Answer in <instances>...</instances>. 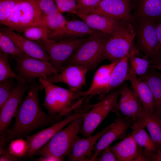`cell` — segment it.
<instances>
[{
    "label": "cell",
    "instance_id": "4fadbf2b",
    "mask_svg": "<svg viewBox=\"0 0 161 161\" xmlns=\"http://www.w3.org/2000/svg\"><path fill=\"white\" fill-rule=\"evenodd\" d=\"M12 89L10 95L0 109V135L8 129L13 118L15 117L26 91L28 89L26 82L17 80Z\"/></svg>",
    "mask_w": 161,
    "mask_h": 161
},
{
    "label": "cell",
    "instance_id": "f546056e",
    "mask_svg": "<svg viewBox=\"0 0 161 161\" xmlns=\"http://www.w3.org/2000/svg\"><path fill=\"white\" fill-rule=\"evenodd\" d=\"M134 50L129 56L130 68L139 78L145 75L148 72L151 63L147 59L135 55Z\"/></svg>",
    "mask_w": 161,
    "mask_h": 161
},
{
    "label": "cell",
    "instance_id": "7a4b0ae2",
    "mask_svg": "<svg viewBox=\"0 0 161 161\" xmlns=\"http://www.w3.org/2000/svg\"><path fill=\"white\" fill-rule=\"evenodd\" d=\"M39 78L41 90L44 89L45 99L43 105L49 114H59L66 116L73 110L81 106L86 91H74L57 86L47 81L44 78Z\"/></svg>",
    "mask_w": 161,
    "mask_h": 161
},
{
    "label": "cell",
    "instance_id": "3957f363",
    "mask_svg": "<svg viewBox=\"0 0 161 161\" xmlns=\"http://www.w3.org/2000/svg\"><path fill=\"white\" fill-rule=\"evenodd\" d=\"M110 37L101 32L88 36L66 62L65 66H83L89 70L95 69L104 59V48Z\"/></svg>",
    "mask_w": 161,
    "mask_h": 161
},
{
    "label": "cell",
    "instance_id": "7c38bea8",
    "mask_svg": "<svg viewBox=\"0 0 161 161\" xmlns=\"http://www.w3.org/2000/svg\"><path fill=\"white\" fill-rule=\"evenodd\" d=\"M88 71L83 66L68 65L62 68L58 74L44 78L50 83H64L71 89L81 90L86 84V75Z\"/></svg>",
    "mask_w": 161,
    "mask_h": 161
},
{
    "label": "cell",
    "instance_id": "7402d4cb",
    "mask_svg": "<svg viewBox=\"0 0 161 161\" xmlns=\"http://www.w3.org/2000/svg\"><path fill=\"white\" fill-rule=\"evenodd\" d=\"M128 80L130 81L131 88L145 109L147 111L155 114L154 100L149 86L145 82L139 78L130 67Z\"/></svg>",
    "mask_w": 161,
    "mask_h": 161
},
{
    "label": "cell",
    "instance_id": "ffe728a7",
    "mask_svg": "<svg viewBox=\"0 0 161 161\" xmlns=\"http://www.w3.org/2000/svg\"><path fill=\"white\" fill-rule=\"evenodd\" d=\"M76 15L91 28L109 37L115 32L119 21L96 13H80Z\"/></svg>",
    "mask_w": 161,
    "mask_h": 161
},
{
    "label": "cell",
    "instance_id": "ac0fdd59",
    "mask_svg": "<svg viewBox=\"0 0 161 161\" xmlns=\"http://www.w3.org/2000/svg\"><path fill=\"white\" fill-rule=\"evenodd\" d=\"M0 31L9 37L25 54L43 61H50L44 49L37 42L23 36L8 27H3Z\"/></svg>",
    "mask_w": 161,
    "mask_h": 161
},
{
    "label": "cell",
    "instance_id": "1f68e13d",
    "mask_svg": "<svg viewBox=\"0 0 161 161\" xmlns=\"http://www.w3.org/2000/svg\"><path fill=\"white\" fill-rule=\"evenodd\" d=\"M52 32L46 28L39 26H33L29 28L23 32L25 38L37 42L44 41L49 39Z\"/></svg>",
    "mask_w": 161,
    "mask_h": 161
},
{
    "label": "cell",
    "instance_id": "7dc6e473",
    "mask_svg": "<svg viewBox=\"0 0 161 161\" xmlns=\"http://www.w3.org/2000/svg\"><path fill=\"white\" fill-rule=\"evenodd\" d=\"M152 65L155 69L159 71L161 74V63Z\"/></svg>",
    "mask_w": 161,
    "mask_h": 161
},
{
    "label": "cell",
    "instance_id": "2e32d148",
    "mask_svg": "<svg viewBox=\"0 0 161 161\" xmlns=\"http://www.w3.org/2000/svg\"><path fill=\"white\" fill-rule=\"evenodd\" d=\"M112 123L93 136L81 138L78 137L75 140L70 152L67 156L68 161H90L92 157V149L100 137L112 126Z\"/></svg>",
    "mask_w": 161,
    "mask_h": 161
},
{
    "label": "cell",
    "instance_id": "44dd1931",
    "mask_svg": "<svg viewBox=\"0 0 161 161\" xmlns=\"http://www.w3.org/2000/svg\"><path fill=\"white\" fill-rule=\"evenodd\" d=\"M119 60L100 66L94 75L92 83L86 90L85 97L108 93V89L113 69Z\"/></svg>",
    "mask_w": 161,
    "mask_h": 161
},
{
    "label": "cell",
    "instance_id": "ba28073f",
    "mask_svg": "<svg viewBox=\"0 0 161 161\" xmlns=\"http://www.w3.org/2000/svg\"><path fill=\"white\" fill-rule=\"evenodd\" d=\"M87 38L75 40L56 41L49 39L37 42L48 55L50 62L58 71L63 68L68 59Z\"/></svg>",
    "mask_w": 161,
    "mask_h": 161
},
{
    "label": "cell",
    "instance_id": "60d3db41",
    "mask_svg": "<svg viewBox=\"0 0 161 161\" xmlns=\"http://www.w3.org/2000/svg\"><path fill=\"white\" fill-rule=\"evenodd\" d=\"M17 157L11 154L8 149H5L4 152L0 154V161H20Z\"/></svg>",
    "mask_w": 161,
    "mask_h": 161
},
{
    "label": "cell",
    "instance_id": "52a82bcc",
    "mask_svg": "<svg viewBox=\"0 0 161 161\" xmlns=\"http://www.w3.org/2000/svg\"><path fill=\"white\" fill-rule=\"evenodd\" d=\"M43 14L35 0H21L4 25L16 32L21 33L32 27Z\"/></svg>",
    "mask_w": 161,
    "mask_h": 161
},
{
    "label": "cell",
    "instance_id": "74e56055",
    "mask_svg": "<svg viewBox=\"0 0 161 161\" xmlns=\"http://www.w3.org/2000/svg\"><path fill=\"white\" fill-rule=\"evenodd\" d=\"M10 78L0 82V109L2 108L9 98L13 87V83Z\"/></svg>",
    "mask_w": 161,
    "mask_h": 161
},
{
    "label": "cell",
    "instance_id": "bcb514c9",
    "mask_svg": "<svg viewBox=\"0 0 161 161\" xmlns=\"http://www.w3.org/2000/svg\"><path fill=\"white\" fill-rule=\"evenodd\" d=\"M152 161H161V150L151 157Z\"/></svg>",
    "mask_w": 161,
    "mask_h": 161
},
{
    "label": "cell",
    "instance_id": "d6a6232c",
    "mask_svg": "<svg viewBox=\"0 0 161 161\" xmlns=\"http://www.w3.org/2000/svg\"><path fill=\"white\" fill-rule=\"evenodd\" d=\"M0 48L3 52L12 56L20 57L24 54L7 35L0 32Z\"/></svg>",
    "mask_w": 161,
    "mask_h": 161
},
{
    "label": "cell",
    "instance_id": "ee69618b",
    "mask_svg": "<svg viewBox=\"0 0 161 161\" xmlns=\"http://www.w3.org/2000/svg\"><path fill=\"white\" fill-rule=\"evenodd\" d=\"M151 63L153 65L161 63V48L157 52L154 57L151 60Z\"/></svg>",
    "mask_w": 161,
    "mask_h": 161
},
{
    "label": "cell",
    "instance_id": "6da1fadb",
    "mask_svg": "<svg viewBox=\"0 0 161 161\" xmlns=\"http://www.w3.org/2000/svg\"><path fill=\"white\" fill-rule=\"evenodd\" d=\"M40 85H34L29 89L15 115L13 125L5 132L6 142L29 135L38 128L52 125L63 119L59 114H47L41 109L38 100Z\"/></svg>",
    "mask_w": 161,
    "mask_h": 161
},
{
    "label": "cell",
    "instance_id": "9c48e42d",
    "mask_svg": "<svg viewBox=\"0 0 161 161\" xmlns=\"http://www.w3.org/2000/svg\"><path fill=\"white\" fill-rule=\"evenodd\" d=\"M16 61V69L25 81L30 82L37 78L56 74L58 71L50 61H47L24 54L20 57L12 56Z\"/></svg>",
    "mask_w": 161,
    "mask_h": 161
},
{
    "label": "cell",
    "instance_id": "f6af8a7d",
    "mask_svg": "<svg viewBox=\"0 0 161 161\" xmlns=\"http://www.w3.org/2000/svg\"><path fill=\"white\" fill-rule=\"evenodd\" d=\"M0 154H2L5 149H4V146L6 142L5 134L0 135Z\"/></svg>",
    "mask_w": 161,
    "mask_h": 161
},
{
    "label": "cell",
    "instance_id": "e0dca14e",
    "mask_svg": "<svg viewBox=\"0 0 161 161\" xmlns=\"http://www.w3.org/2000/svg\"><path fill=\"white\" fill-rule=\"evenodd\" d=\"M131 10L130 0H102L94 13L131 22L133 19Z\"/></svg>",
    "mask_w": 161,
    "mask_h": 161
},
{
    "label": "cell",
    "instance_id": "8992f818",
    "mask_svg": "<svg viewBox=\"0 0 161 161\" xmlns=\"http://www.w3.org/2000/svg\"><path fill=\"white\" fill-rule=\"evenodd\" d=\"M120 94V89L113 90L98 103L89 105L92 109L88 112H83V121L80 132L84 137L92 136L115 107Z\"/></svg>",
    "mask_w": 161,
    "mask_h": 161
},
{
    "label": "cell",
    "instance_id": "83f0119b",
    "mask_svg": "<svg viewBox=\"0 0 161 161\" xmlns=\"http://www.w3.org/2000/svg\"><path fill=\"white\" fill-rule=\"evenodd\" d=\"M136 16L139 20H156L161 17V0H143L138 9Z\"/></svg>",
    "mask_w": 161,
    "mask_h": 161
},
{
    "label": "cell",
    "instance_id": "4dcf8cb0",
    "mask_svg": "<svg viewBox=\"0 0 161 161\" xmlns=\"http://www.w3.org/2000/svg\"><path fill=\"white\" fill-rule=\"evenodd\" d=\"M8 55L9 54L0 50V82L10 78H15L17 80L26 82L24 79L12 70L8 60Z\"/></svg>",
    "mask_w": 161,
    "mask_h": 161
},
{
    "label": "cell",
    "instance_id": "f35d334b",
    "mask_svg": "<svg viewBox=\"0 0 161 161\" xmlns=\"http://www.w3.org/2000/svg\"><path fill=\"white\" fill-rule=\"evenodd\" d=\"M61 13L69 12L75 14L77 13V0H54Z\"/></svg>",
    "mask_w": 161,
    "mask_h": 161
},
{
    "label": "cell",
    "instance_id": "836d02e7",
    "mask_svg": "<svg viewBox=\"0 0 161 161\" xmlns=\"http://www.w3.org/2000/svg\"><path fill=\"white\" fill-rule=\"evenodd\" d=\"M28 146L26 140L18 138L10 142L8 149L9 151L17 157L24 156L26 154Z\"/></svg>",
    "mask_w": 161,
    "mask_h": 161
},
{
    "label": "cell",
    "instance_id": "ab89813d",
    "mask_svg": "<svg viewBox=\"0 0 161 161\" xmlns=\"http://www.w3.org/2000/svg\"><path fill=\"white\" fill-rule=\"evenodd\" d=\"M99 157L96 158L94 161H116L117 159L111 147L109 146L103 149Z\"/></svg>",
    "mask_w": 161,
    "mask_h": 161
},
{
    "label": "cell",
    "instance_id": "f1b7e54d",
    "mask_svg": "<svg viewBox=\"0 0 161 161\" xmlns=\"http://www.w3.org/2000/svg\"><path fill=\"white\" fill-rule=\"evenodd\" d=\"M66 21L65 18L60 12L49 15L43 14L32 27H44L50 30L53 32L62 28Z\"/></svg>",
    "mask_w": 161,
    "mask_h": 161
},
{
    "label": "cell",
    "instance_id": "8fae6325",
    "mask_svg": "<svg viewBox=\"0 0 161 161\" xmlns=\"http://www.w3.org/2000/svg\"><path fill=\"white\" fill-rule=\"evenodd\" d=\"M115 113L116 117L112 126L100 137L93 147L94 153L90 161H94L101 151L113 142L126 137L127 130L134 123L133 120L124 117L120 112Z\"/></svg>",
    "mask_w": 161,
    "mask_h": 161
},
{
    "label": "cell",
    "instance_id": "b9f144b4",
    "mask_svg": "<svg viewBox=\"0 0 161 161\" xmlns=\"http://www.w3.org/2000/svg\"><path fill=\"white\" fill-rule=\"evenodd\" d=\"M156 29L158 41L157 52L161 48V17L156 19Z\"/></svg>",
    "mask_w": 161,
    "mask_h": 161
},
{
    "label": "cell",
    "instance_id": "8d00e7d4",
    "mask_svg": "<svg viewBox=\"0 0 161 161\" xmlns=\"http://www.w3.org/2000/svg\"><path fill=\"white\" fill-rule=\"evenodd\" d=\"M43 14L52 15L60 12L54 0H35Z\"/></svg>",
    "mask_w": 161,
    "mask_h": 161
},
{
    "label": "cell",
    "instance_id": "d6986e66",
    "mask_svg": "<svg viewBox=\"0 0 161 161\" xmlns=\"http://www.w3.org/2000/svg\"><path fill=\"white\" fill-rule=\"evenodd\" d=\"M101 32L89 27L83 21L73 20L66 21L59 30L52 32L49 39L56 41L75 40Z\"/></svg>",
    "mask_w": 161,
    "mask_h": 161
},
{
    "label": "cell",
    "instance_id": "cb8c5ba5",
    "mask_svg": "<svg viewBox=\"0 0 161 161\" xmlns=\"http://www.w3.org/2000/svg\"><path fill=\"white\" fill-rule=\"evenodd\" d=\"M138 78L145 82L149 86L154 100L155 114L161 119V73L151 64L147 73Z\"/></svg>",
    "mask_w": 161,
    "mask_h": 161
},
{
    "label": "cell",
    "instance_id": "484cf974",
    "mask_svg": "<svg viewBox=\"0 0 161 161\" xmlns=\"http://www.w3.org/2000/svg\"><path fill=\"white\" fill-rule=\"evenodd\" d=\"M111 148L117 161H134L138 154L137 144L131 134Z\"/></svg>",
    "mask_w": 161,
    "mask_h": 161
},
{
    "label": "cell",
    "instance_id": "5b68a950",
    "mask_svg": "<svg viewBox=\"0 0 161 161\" xmlns=\"http://www.w3.org/2000/svg\"><path fill=\"white\" fill-rule=\"evenodd\" d=\"M137 32L131 22L119 20L117 27L105 45L104 59L111 62L129 56L134 50L132 48Z\"/></svg>",
    "mask_w": 161,
    "mask_h": 161
},
{
    "label": "cell",
    "instance_id": "603a6c76",
    "mask_svg": "<svg viewBox=\"0 0 161 161\" xmlns=\"http://www.w3.org/2000/svg\"><path fill=\"white\" fill-rule=\"evenodd\" d=\"M131 128L132 130L131 134L138 148L150 158L161 150L146 131L143 125L133 124Z\"/></svg>",
    "mask_w": 161,
    "mask_h": 161
},
{
    "label": "cell",
    "instance_id": "277c9868",
    "mask_svg": "<svg viewBox=\"0 0 161 161\" xmlns=\"http://www.w3.org/2000/svg\"><path fill=\"white\" fill-rule=\"evenodd\" d=\"M84 112L72 121L66 128L57 133L39 149L35 155H52L64 160L65 157L69 154L75 140L80 133Z\"/></svg>",
    "mask_w": 161,
    "mask_h": 161
},
{
    "label": "cell",
    "instance_id": "5bb4252c",
    "mask_svg": "<svg viewBox=\"0 0 161 161\" xmlns=\"http://www.w3.org/2000/svg\"><path fill=\"white\" fill-rule=\"evenodd\" d=\"M120 90L119 100L112 112H119L124 117L132 119L134 122L146 109L131 88L126 85Z\"/></svg>",
    "mask_w": 161,
    "mask_h": 161
},
{
    "label": "cell",
    "instance_id": "7bdbcfd3",
    "mask_svg": "<svg viewBox=\"0 0 161 161\" xmlns=\"http://www.w3.org/2000/svg\"><path fill=\"white\" fill-rule=\"evenodd\" d=\"M38 161H61L64 160L61 158L52 155L41 156L36 160Z\"/></svg>",
    "mask_w": 161,
    "mask_h": 161
},
{
    "label": "cell",
    "instance_id": "d590c367",
    "mask_svg": "<svg viewBox=\"0 0 161 161\" xmlns=\"http://www.w3.org/2000/svg\"><path fill=\"white\" fill-rule=\"evenodd\" d=\"M21 0H0V22L4 24L13 9Z\"/></svg>",
    "mask_w": 161,
    "mask_h": 161
},
{
    "label": "cell",
    "instance_id": "4316f807",
    "mask_svg": "<svg viewBox=\"0 0 161 161\" xmlns=\"http://www.w3.org/2000/svg\"><path fill=\"white\" fill-rule=\"evenodd\" d=\"M129 56L119 60L115 66L109 80L108 92L115 90L128 80L129 74Z\"/></svg>",
    "mask_w": 161,
    "mask_h": 161
},
{
    "label": "cell",
    "instance_id": "30bf717a",
    "mask_svg": "<svg viewBox=\"0 0 161 161\" xmlns=\"http://www.w3.org/2000/svg\"><path fill=\"white\" fill-rule=\"evenodd\" d=\"M84 111L80 110L73 114H70L61 121L46 129L30 135L25 136L28 148L25 157L32 158L36 152L46 144L58 132L80 116Z\"/></svg>",
    "mask_w": 161,
    "mask_h": 161
},
{
    "label": "cell",
    "instance_id": "9a60e30c",
    "mask_svg": "<svg viewBox=\"0 0 161 161\" xmlns=\"http://www.w3.org/2000/svg\"><path fill=\"white\" fill-rule=\"evenodd\" d=\"M156 20L148 19L139 21L137 31L140 48L151 60L157 53L158 45Z\"/></svg>",
    "mask_w": 161,
    "mask_h": 161
},
{
    "label": "cell",
    "instance_id": "e575fe53",
    "mask_svg": "<svg viewBox=\"0 0 161 161\" xmlns=\"http://www.w3.org/2000/svg\"><path fill=\"white\" fill-rule=\"evenodd\" d=\"M102 0H77L76 14L94 13V11Z\"/></svg>",
    "mask_w": 161,
    "mask_h": 161
},
{
    "label": "cell",
    "instance_id": "d4e9b609",
    "mask_svg": "<svg viewBox=\"0 0 161 161\" xmlns=\"http://www.w3.org/2000/svg\"><path fill=\"white\" fill-rule=\"evenodd\" d=\"M143 125L154 143L161 148V119L145 110L133 124Z\"/></svg>",
    "mask_w": 161,
    "mask_h": 161
}]
</instances>
